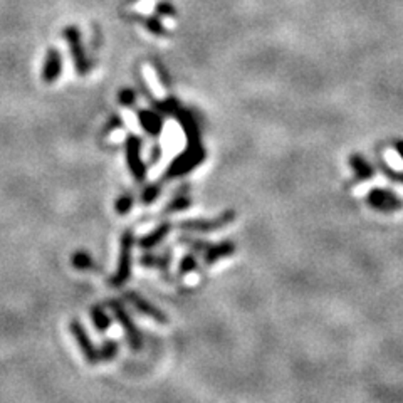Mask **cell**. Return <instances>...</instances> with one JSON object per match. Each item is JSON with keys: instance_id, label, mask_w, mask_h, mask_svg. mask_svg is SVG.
Masks as SVG:
<instances>
[{"instance_id": "1", "label": "cell", "mask_w": 403, "mask_h": 403, "mask_svg": "<svg viewBox=\"0 0 403 403\" xmlns=\"http://www.w3.org/2000/svg\"><path fill=\"white\" fill-rule=\"evenodd\" d=\"M134 244V235L131 229H127L122 235V244H119V259L118 271L111 277V286L119 287L129 279L131 276V249Z\"/></svg>"}, {"instance_id": "2", "label": "cell", "mask_w": 403, "mask_h": 403, "mask_svg": "<svg viewBox=\"0 0 403 403\" xmlns=\"http://www.w3.org/2000/svg\"><path fill=\"white\" fill-rule=\"evenodd\" d=\"M108 308L113 311L114 318L118 319L119 324H122V328L124 330V336H127V341L129 343V346H131V350L133 351L140 350L143 345L141 335H140V331H138V328L134 326V323L131 321V318H129L127 309L123 308L119 301H114V299L108 301Z\"/></svg>"}, {"instance_id": "3", "label": "cell", "mask_w": 403, "mask_h": 403, "mask_svg": "<svg viewBox=\"0 0 403 403\" xmlns=\"http://www.w3.org/2000/svg\"><path fill=\"white\" fill-rule=\"evenodd\" d=\"M235 219L234 210H227L224 214L212 220H183L178 224L180 230H188V232H215V230L224 229L225 225L232 224Z\"/></svg>"}, {"instance_id": "4", "label": "cell", "mask_w": 403, "mask_h": 403, "mask_svg": "<svg viewBox=\"0 0 403 403\" xmlns=\"http://www.w3.org/2000/svg\"><path fill=\"white\" fill-rule=\"evenodd\" d=\"M69 330H71V335L74 336V340H76L77 346H80L81 353L85 355L86 361L90 365H98L101 361V355H100V350L96 348L95 345H92L91 338L87 336V333L85 330V326L77 321V319H72L71 324H69Z\"/></svg>"}, {"instance_id": "5", "label": "cell", "mask_w": 403, "mask_h": 403, "mask_svg": "<svg viewBox=\"0 0 403 403\" xmlns=\"http://www.w3.org/2000/svg\"><path fill=\"white\" fill-rule=\"evenodd\" d=\"M64 37H66L69 49H71L74 64H76V71L80 74H86L90 71V63H87L85 48H82L80 29H77L76 26H69L66 27V31H64Z\"/></svg>"}, {"instance_id": "6", "label": "cell", "mask_w": 403, "mask_h": 403, "mask_svg": "<svg viewBox=\"0 0 403 403\" xmlns=\"http://www.w3.org/2000/svg\"><path fill=\"white\" fill-rule=\"evenodd\" d=\"M368 205L375 208V210L383 212V214H390L395 212L398 208H402V202L392 190H383V188H373L367 197Z\"/></svg>"}, {"instance_id": "7", "label": "cell", "mask_w": 403, "mask_h": 403, "mask_svg": "<svg viewBox=\"0 0 403 403\" xmlns=\"http://www.w3.org/2000/svg\"><path fill=\"white\" fill-rule=\"evenodd\" d=\"M141 151V140L138 136H128L127 140V160H128V166L129 171H131L133 178L136 182H143L146 175V166L141 161L140 156Z\"/></svg>"}, {"instance_id": "8", "label": "cell", "mask_w": 403, "mask_h": 403, "mask_svg": "<svg viewBox=\"0 0 403 403\" xmlns=\"http://www.w3.org/2000/svg\"><path fill=\"white\" fill-rule=\"evenodd\" d=\"M124 299H127L129 304H133L134 309H138L141 314H145V316H150L151 319H155V321L160 324H168V318L161 313V309L155 308V306H153L151 303H148L146 299H143L138 293L129 291V293L124 294Z\"/></svg>"}, {"instance_id": "9", "label": "cell", "mask_w": 403, "mask_h": 403, "mask_svg": "<svg viewBox=\"0 0 403 403\" xmlns=\"http://www.w3.org/2000/svg\"><path fill=\"white\" fill-rule=\"evenodd\" d=\"M63 71V59L59 49H49L48 55H45L44 61V69H43V80L48 82V85H53V82L58 81V77L61 76Z\"/></svg>"}, {"instance_id": "10", "label": "cell", "mask_w": 403, "mask_h": 403, "mask_svg": "<svg viewBox=\"0 0 403 403\" xmlns=\"http://www.w3.org/2000/svg\"><path fill=\"white\" fill-rule=\"evenodd\" d=\"M235 252V244L232 240H224L220 244H210V247L203 252V261H205L207 266H212L220 259L232 256Z\"/></svg>"}, {"instance_id": "11", "label": "cell", "mask_w": 403, "mask_h": 403, "mask_svg": "<svg viewBox=\"0 0 403 403\" xmlns=\"http://www.w3.org/2000/svg\"><path fill=\"white\" fill-rule=\"evenodd\" d=\"M350 165H351V168L355 170L356 182H367V180H372L375 177L373 166L370 165L361 155H356V153L355 155H351Z\"/></svg>"}, {"instance_id": "12", "label": "cell", "mask_w": 403, "mask_h": 403, "mask_svg": "<svg viewBox=\"0 0 403 403\" xmlns=\"http://www.w3.org/2000/svg\"><path fill=\"white\" fill-rule=\"evenodd\" d=\"M170 229H171V224H168V222H163V224L156 227V229L153 230V232L145 235V237H141L140 247H143V249L156 247V245H158L161 240H163L166 235H168Z\"/></svg>"}, {"instance_id": "13", "label": "cell", "mask_w": 403, "mask_h": 403, "mask_svg": "<svg viewBox=\"0 0 403 403\" xmlns=\"http://www.w3.org/2000/svg\"><path fill=\"white\" fill-rule=\"evenodd\" d=\"M187 185H183L182 187V192L178 193V195H175L173 198H171V202L168 203V205L165 207V210H163V214H171V212H180V210H187V208L192 205V200H190V197L187 195Z\"/></svg>"}, {"instance_id": "14", "label": "cell", "mask_w": 403, "mask_h": 403, "mask_svg": "<svg viewBox=\"0 0 403 403\" xmlns=\"http://www.w3.org/2000/svg\"><path fill=\"white\" fill-rule=\"evenodd\" d=\"M91 319H92V324H95V328L100 333L109 330L111 318H109V314L103 309V306H92V308H91Z\"/></svg>"}, {"instance_id": "15", "label": "cell", "mask_w": 403, "mask_h": 403, "mask_svg": "<svg viewBox=\"0 0 403 403\" xmlns=\"http://www.w3.org/2000/svg\"><path fill=\"white\" fill-rule=\"evenodd\" d=\"M72 266L77 269V271H100L96 262L92 261V257L86 251H76L72 254L71 259Z\"/></svg>"}, {"instance_id": "16", "label": "cell", "mask_w": 403, "mask_h": 403, "mask_svg": "<svg viewBox=\"0 0 403 403\" xmlns=\"http://www.w3.org/2000/svg\"><path fill=\"white\" fill-rule=\"evenodd\" d=\"M197 269V259L193 256V252L187 254L183 256L182 262H180V269H178V276H187L190 272H193Z\"/></svg>"}, {"instance_id": "17", "label": "cell", "mask_w": 403, "mask_h": 403, "mask_svg": "<svg viewBox=\"0 0 403 403\" xmlns=\"http://www.w3.org/2000/svg\"><path fill=\"white\" fill-rule=\"evenodd\" d=\"M100 355H101V360H104V361L113 360L114 356L118 355L117 341H113V340L104 341L103 346H101V350H100Z\"/></svg>"}, {"instance_id": "18", "label": "cell", "mask_w": 403, "mask_h": 403, "mask_svg": "<svg viewBox=\"0 0 403 403\" xmlns=\"http://www.w3.org/2000/svg\"><path fill=\"white\" fill-rule=\"evenodd\" d=\"M180 244L187 245V247H190V251H192V252H205L207 249L210 247V244H208L207 240L187 239V237H182V239H180Z\"/></svg>"}, {"instance_id": "19", "label": "cell", "mask_w": 403, "mask_h": 403, "mask_svg": "<svg viewBox=\"0 0 403 403\" xmlns=\"http://www.w3.org/2000/svg\"><path fill=\"white\" fill-rule=\"evenodd\" d=\"M117 212L118 214H128L129 210H131V207H133V197L129 195V193H122V195L118 197V200H117Z\"/></svg>"}, {"instance_id": "20", "label": "cell", "mask_w": 403, "mask_h": 403, "mask_svg": "<svg viewBox=\"0 0 403 403\" xmlns=\"http://www.w3.org/2000/svg\"><path fill=\"white\" fill-rule=\"evenodd\" d=\"M378 166H380V170L383 171V175H385L387 178H390V180H393V182H397V183H403V173H402V171H395L393 168H390V166L385 163V160H380Z\"/></svg>"}, {"instance_id": "21", "label": "cell", "mask_w": 403, "mask_h": 403, "mask_svg": "<svg viewBox=\"0 0 403 403\" xmlns=\"http://www.w3.org/2000/svg\"><path fill=\"white\" fill-rule=\"evenodd\" d=\"M160 193H161L160 185H150V187H146L145 192H143L141 200L145 205H150V203H153L160 197Z\"/></svg>"}, {"instance_id": "22", "label": "cell", "mask_w": 403, "mask_h": 403, "mask_svg": "<svg viewBox=\"0 0 403 403\" xmlns=\"http://www.w3.org/2000/svg\"><path fill=\"white\" fill-rule=\"evenodd\" d=\"M140 262L145 267H160V256H156V254H145V256H141Z\"/></svg>"}, {"instance_id": "23", "label": "cell", "mask_w": 403, "mask_h": 403, "mask_svg": "<svg viewBox=\"0 0 403 403\" xmlns=\"http://www.w3.org/2000/svg\"><path fill=\"white\" fill-rule=\"evenodd\" d=\"M148 26H150V31L155 32V34H163V27H161L155 18H150V21H148Z\"/></svg>"}, {"instance_id": "24", "label": "cell", "mask_w": 403, "mask_h": 403, "mask_svg": "<svg viewBox=\"0 0 403 403\" xmlns=\"http://www.w3.org/2000/svg\"><path fill=\"white\" fill-rule=\"evenodd\" d=\"M119 100L123 101V103H127V104H131L133 101H134V96L131 95V91H124L122 96H119Z\"/></svg>"}, {"instance_id": "25", "label": "cell", "mask_w": 403, "mask_h": 403, "mask_svg": "<svg viewBox=\"0 0 403 403\" xmlns=\"http://www.w3.org/2000/svg\"><path fill=\"white\" fill-rule=\"evenodd\" d=\"M395 146H397V151H398V153H400V156H402V158H403V141H398Z\"/></svg>"}]
</instances>
